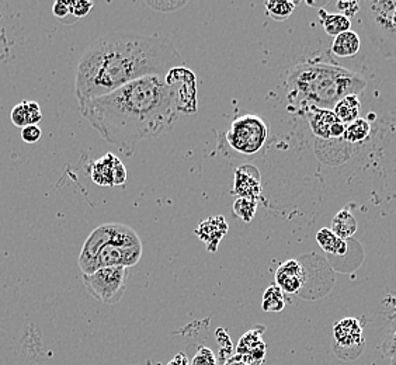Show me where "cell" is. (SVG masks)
Instances as JSON below:
<instances>
[{
	"instance_id": "6da1fadb",
	"label": "cell",
	"mask_w": 396,
	"mask_h": 365,
	"mask_svg": "<svg viewBox=\"0 0 396 365\" xmlns=\"http://www.w3.org/2000/svg\"><path fill=\"white\" fill-rule=\"evenodd\" d=\"M83 118L124 156L132 158L142 140L174 128L180 111L176 92L165 76L131 82L81 104Z\"/></svg>"
},
{
	"instance_id": "7a4b0ae2",
	"label": "cell",
	"mask_w": 396,
	"mask_h": 365,
	"mask_svg": "<svg viewBox=\"0 0 396 365\" xmlns=\"http://www.w3.org/2000/svg\"><path fill=\"white\" fill-rule=\"evenodd\" d=\"M184 59L166 37L111 33L92 40L78 63L75 93L79 104L110 95L149 76H166Z\"/></svg>"
},
{
	"instance_id": "3957f363",
	"label": "cell",
	"mask_w": 396,
	"mask_h": 365,
	"mask_svg": "<svg viewBox=\"0 0 396 365\" xmlns=\"http://www.w3.org/2000/svg\"><path fill=\"white\" fill-rule=\"evenodd\" d=\"M286 85L291 104L330 110L343 97L361 93L367 82L360 73L340 65L304 62L288 70Z\"/></svg>"
},
{
	"instance_id": "277c9868",
	"label": "cell",
	"mask_w": 396,
	"mask_h": 365,
	"mask_svg": "<svg viewBox=\"0 0 396 365\" xmlns=\"http://www.w3.org/2000/svg\"><path fill=\"white\" fill-rule=\"evenodd\" d=\"M142 241L138 234L124 224H104L86 239L79 254L83 274H92L103 267L131 268L140 263Z\"/></svg>"
},
{
	"instance_id": "5b68a950",
	"label": "cell",
	"mask_w": 396,
	"mask_h": 365,
	"mask_svg": "<svg viewBox=\"0 0 396 365\" xmlns=\"http://www.w3.org/2000/svg\"><path fill=\"white\" fill-rule=\"evenodd\" d=\"M363 24L385 56H396V0H371L360 3Z\"/></svg>"
},
{
	"instance_id": "8992f818",
	"label": "cell",
	"mask_w": 396,
	"mask_h": 365,
	"mask_svg": "<svg viewBox=\"0 0 396 365\" xmlns=\"http://www.w3.org/2000/svg\"><path fill=\"white\" fill-rule=\"evenodd\" d=\"M269 128L266 121L254 114H245L235 118L226 132L231 148L240 155L253 156L266 143Z\"/></svg>"
},
{
	"instance_id": "52a82bcc",
	"label": "cell",
	"mask_w": 396,
	"mask_h": 365,
	"mask_svg": "<svg viewBox=\"0 0 396 365\" xmlns=\"http://www.w3.org/2000/svg\"><path fill=\"white\" fill-rule=\"evenodd\" d=\"M129 268L125 267H103L92 274H83V284L89 294L106 304H118L126 289Z\"/></svg>"
},
{
	"instance_id": "ba28073f",
	"label": "cell",
	"mask_w": 396,
	"mask_h": 365,
	"mask_svg": "<svg viewBox=\"0 0 396 365\" xmlns=\"http://www.w3.org/2000/svg\"><path fill=\"white\" fill-rule=\"evenodd\" d=\"M363 326L356 318H345L333 326V352L342 361H354L364 351Z\"/></svg>"
},
{
	"instance_id": "9c48e42d",
	"label": "cell",
	"mask_w": 396,
	"mask_h": 365,
	"mask_svg": "<svg viewBox=\"0 0 396 365\" xmlns=\"http://www.w3.org/2000/svg\"><path fill=\"white\" fill-rule=\"evenodd\" d=\"M166 82L173 86L180 115H192L198 110V97H197V76L192 70L185 66H179L172 69L165 76Z\"/></svg>"
},
{
	"instance_id": "30bf717a",
	"label": "cell",
	"mask_w": 396,
	"mask_h": 365,
	"mask_svg": "<svg viewBox=\"0 0 396 365\" xmlns=\"http://www.w3.org/2000/svg\"><path fill=\"white\" fill-rule=\"evenodd\" d=\"M92 180L101 187L124 186L126 181V169L124 163L113 154H106L92 166Z\"/></svg>"
},
{
	"instance_id": "8fae6325",
	"label": "cell",
	"mask_w": 396,
	"mask_h": 365,
	"mask_svg": "<svg viewBox=\"0 0 396 365\" xmlns=\"http://www.w3.org/2000/svg\"><path fill=\"white\" fill-rule=\"evenodd\" d=\"M266 327L256 325L253 329L246 332L236 347V355L247 365H261L267 354V346L263 340Z\"/></svg>"
},
{
	"instance_id": "7c38bea8",
	"label": "cell",
	"mask_w": 396,
	"mask_h": 365,
	"mask_svg": "<svg viewBox=\"0 0 396 365\" xmlns=\"http://www.w3.org/2000/svg\"><path fill=\"white\" fill-rule=\"evenodd\" d=\"M309 127L313 135L322 139L343 138L346 125L338 120L333 110L308 107Z\"/></svg>"
},
{
	"instance_id": "4fadbf2b",
	"label": "cell",
	"mask_w": 396,
	"mask_h": 365,
	"mask_svg": "<svg viewBox=\"0 0 396 365\" xmlns=\"http://www.w3.org/2000/svg\"><path fill=\"white\" fill-rule=\"evenodd\" d=\"M233 194L240 198L257 200L261 194V175L253 165H243L235 170Z\"/></svg>"
},
{
	"instance_id": "5bb4252c",
	"label": "cell",
	"mask_w": 396,
	"mask_h": 365,
	"mask_svg": "<svg viewBox=\"0 0 396 365\" xmlns=\"http://www.w3.org/2000/svg\"><path fill=\"white\" fill-rule=\"evenodd\" d=\"M228 231L229 225L226 219L222 215H215L207 218L206 221L198 225V228L195 229V235L206 245L208 252L215 253L218 250V245L228 234Z\"/></svg>"
},
{
	"instance_id": "9a60e30c",
	"label": "cell",
	"mask_w": 396,
	"mask_h": 365,
	"mask_svg": "<svg viewBox=\"0 0 396 365\" xmlns=\"http://www.w3.org/2000/svg\"><path fill=\"white\" fill-rule=\"evenodd\" d=\"M305 284V270L298 260H287L276 271V285L287 294H298Z\"/></svg>"
},
{
	"instance_id": "2e32d148",
	"label": "cell",
	"mask_w": 396,
	"mask_h": 365,
	"mask_svg": "<svg viewBox=\"0 0 396 365\" xmlns=\"http://www.w3.org/2000/svg\"><path fill=\"white\" fill-rule=\"evenodd\" d=\"M360 110H361V104L358 100V96L352 95V96H346L343 97L340 102L336 103V106L333 107V113L338 117V120L340 122H343L345 125L354 122L356 120H358L360 117Z\"/></svg>"
},
{
	"instance_id": "e0dca14e",
	"label": "cell",
	"mask_w": 396,
	"mask_h": 365,
	"mask_svg": "<svg viewBox=\"0 0 396 365\" xmlns=\"http://www.w3.org/2000/svg\"><path fill=\"white\" fill-rule=\"evenodd\" d=\"M360 51V37L349 30L338 37H335L332 44V52L339 58L354 56Z\"/></svg>"
},
{
	"instance_id": "ac0fdd59",
	"label": "cell",
	"mask_w": 396,
	"mask_h": 365,
	"mask_svg": "<svg viewBox=\"0 0 396 365\" xmlns=\"http://www.w3.org/2000/svg\"><path fill=\"white\" fill-rule=\"evenodd\" d=\"M319 17L322 22V27L326 31L327 35L332 37H338L346 31L350 30L352 27V22L349 17L340 15V13H335V15H329L326 13V10L320 9L319 10Z\"/></svg>"
},
{
	"instance_id": "d6986e66",
	"label": "cell",
	"mask_w": 396,
	"mask_h": 365,
	"mask_svg": "<svg viewBox=\"0 0 396 365\" xmlns=\"http://www.w3.org/2000/svg\"><path fill=\"white\" fill-rule=\"evenodd\" d=\"M316 242L322 248V250L329 253V254L342 256V254H345L347 252L346 241H343L339 236H336L333 234V231L329 229V228H322L316 234Z\"/></svg>"
},
{
	"instance_id": "ffe728a7",
	"label": "cell",
	"mask_w": 396,
	"mask_h": 365,
	"mask_svg": "<svg viewBox=\"0 0 396 365\" xmlns=\"http://www.w3.org/2000/svg\"><path fill=\"white\" fill-rule=\"evenodd\" d=\"M332 231L343 241L352 238L357 232V221L353 213L347 209L339 211L332 221Z\"/></svg>"
},
{
	"instance_id": "44dd1931",
	"label": "cell",
	"mask_w": 396,
	"mask_h": 365,
	"mask_svg": "<svg viewBox=\"0 0 396 365\" xmlns=\"http://www.w3.org/2000/svg\"><path fill=\"white\" fill-rule=\"evenodd\" d=\"M286 308V298L284 292L276 285H270L263 292L261 300V309L269 314H277L281 312Z\"/></svg>"
},
{
	"instance_id": "7402d4cb",
	"label": "cell",
	"mask_w": 396,
	"mask_h": 365,
	"mask_svg": "<svg viewBox=\"0 0 396 365\" xmlns=\"http://www.w3.org/2000/svg\"><path fill=\"white\" fill-rule=\"evenodd\" d=\"M295 6L297 3L290 2V0H267V2L264 3V8H266L269 16L276 22L287 20L295 10Z\"/></svg>"
},
{
	"instance_id": "603a6c76",
	"label": "cell",
	"mask_w": 396,
	"mask_h": 365,
	"mask_svg": "<svg viewBox=\"0 0 396 365\" xmlns=\"http://www.w3.org/2000/svg\"><path fill=\"white\" fill-rule=\"evenodd\" d=\"M370 132H371L370 122L367 120H364V118H358L354 122L346 125V131H345L343 138L347 142L358 143V142H363L364 139H367Z\"/></svg>"
},
{
	"instance_id": "cb8c5ba5",
	"label": "cell",
	"mask_w": 396,
	"mask_h": 365,
	"mask_svg": "<svg viewBox=\"0 0 396 365\" xmlns=\"http://www.w3.org/2000/svg\"><path fill=\"white\" fill-rule=\"evenodd\" d=\"M256 209H257V200L238 197L233 202L235 215L246 224L251 222V219L256 215Z\"/></svg>"
},
{
	"instance_id": "d4e9b609",
	"label": "cell",
	"mask_w": 396,
	"mask_h": 365,
	"mask_svg": "<svg viewBox=\"0 0 396 365\" xmlns=\"http://www.w3.org/2000/svg\"><path fill=\"white\" fill-rule=\"evenodd\" d=\"M190 364L191 365H218V359L211 348L206 346H198Z\"/></svg>"
},
{
	"instance_id": "484cf974",
	"label": "cell",
	"mask_w": 396,
	"mask_h": 365,
	"mask_svg": "<svg viewBox=\"0 0 396 365\" xmlns=\"http://www.w3.org/2000/svg\"><path fill=\"white\" fill-rule=\"evenodd\" d=\"M52 15L62 23L65 24H71L69 23V17H72V20L76 22V19L71 15V9H69V5L68 2H62V0H59V2H55L53 6H52Z\"/></svg>"
},
{
	"instance_id": "4316f807",
	"label": "cell",
	"mask_w": 396,
	"mask_h": 365,
	"mask_svg": "<svg viewBox=\"0 0 396 365\" xmlns=\"http://www.w3.org/2000/svg\"><path fill=\"white\" fill-rule=\"evenodd\" d=\"M68 5H69V9H71V15L76 20L88 16L90 13V10L93 9V6H94L93 2H88V0H76V2H68Z\"/></svg>"
},
{
	"instance_id": "83f0119b",
	"label": "cell",
	"mask_w": 396,
	"mask_h": 365,
	"mask_svg": "<svg viewBox=\"0 0 396 365\" xmlns=\"http://www.w3.org/2000/svg\"><path fill=\"white\" fill-rule=\"evenodd\" d=\"M26 117H27V124L28 125H37L42 120V113L41 107L37 102H23Z\"/></svg>"
},
{
	"instance_id": "f1b7e54d",
	"label": "cell",
	"mask_w": 396,
	"mask_h": 365,
	"mask_svg": "<svg viewBox=\"0 0 396 365\" xmlns=\"http://www.w3.org/2000/svg\"><path fill=\"white\" fill-rule=\"evenodd\" d=\"M381 352L383 357L389 358L390 361L396 359V327L392 330V333L381 346Z\"/></svg>"
},
{
	"instance_id": "f546056e",
	"label": "cell",
	"mask_w": 396,
	"mask_h": 365,
	"mask_svg": "<svg viewBox=\"0 0 396 365\" xmlns=\"http://www.w3.org/2000/svg\"><path fill=\"white\" fill-rule=\"evenodd\" d=\"M42 131L38 125H27L22 128V139L27 143H35L41 139Z\"/></svg>"
},
{
	"instance_id": "4dcf8cb0",
	"label": "cell",
	"mask_w": 396,
	"mask_h": 365,
	"mask_svg": "<svg viewBox=\"0 0 396 365\" xmlns=\"http://www.w3.org/2000/svg\"><path fill=\"white\" fill-rule=\"evenodd\" d=\"M148 6L159 10V12H174L183 6H185V2H147Z\"/></svg>"
},
{
	"instance_id": "1f68e13d",
	"label": "cell",
	"mask_w": 396,
	"mask_h": 365,
	"mask_svg": "<svg viewBox=\"0 0 396 365\" xmlns=\"http://www.w3.org/2000/svg\"><path fill=\"white\" fill-rule=\"evenodd\" d=\"M12 122L16 125V127H20V128H24L27 127V117H26V111H24V106L23 103L17 104L13 110H12Z\"/></svg>"
},
{
	"instance_id": "d6a6232c",
	"label": "cell",
	"mask_w": 396,
	"mask_h": 365,
	"mask_svg": "<svg viewBox=\"0 0 396 365\" xmlns=\"http://www.w3.org/2000/svg\"><path fill=\"white\" fill-rule=\"evenodd\" d=\"M338 9H339V12H342L340 15L350 19V17L356 16V13L360 10V3H357V2H339Z\"/></svg>"
},
{
	"instance_id": "836d02e7",
	"label": "cell",
	"mask_w": 396,
	"mask_h": 365,
	"mask_svg": "<svg viewBox=\"0 0 396 365\" xmlns=\"http://www.w3.org/2000/svg\"><path fill=\"white\" fill-rule=\"evenodd\" d=\"M166 365H191L188 357L184 352H177L172 361H169Z\"/></svg>"
},
{
	"instance_id": "e575fe53",
	"label": "cell",
	"mask_w": 396,
	"mask_h": 365,
	"mask_svg": "<svg viewBox=\"0 0 396 365\" xmlns=\"http://www.w3.org/2000/svg\"><path fill=\"white\" fill-rule=\"evenodd\" d=\"M224 365H247L246 362H243L236 354L235 355H232V357H229L225 362H224Z\"/></svg>"
},
{
	"instance_id": "d590c367",
	"label": "cell",
	"mask_w": 396,
	"mask_h": 365,
	"mask_svg": "<svg viewBox=\"0 0 396 365\" xmlns=\"http://www.w3.org/2000/svg\"><path fill=\"white\" fill-rule=\"evenodd\" d=\"M135 365H155L152 361H145V362H142V364H135Z\"/></svg>"
},
{
	"instance_id": "8d00e7d4",
	"label": "cell",
	"mask_w": 396,
	"mask_h": 365,
	"mask_svg": "<svg viewBox=\"0 0 396 365\" xmlns=\"http://www.w3.org/2000/svg\"><path fill=\"white\" fill-rule=\"evenodd\" d=\"M393 318H396V302H395V309H393Z\"/></svg>"
},
{
	"instance_id": "74e56055",
	"label": "cell",
	"mask_w": 396,
	"mask_h": 365,
	"mask_svg": "<svg viewBox=\"0 0 396 365\" xmlns=\"http://www.w3.org/2000/svg\"><path fill=\"white\" fill-rule=\"evenodd\" d=\"M390 365H396V359H392V361H390Z\"/></svg>"
}]
</instances>
